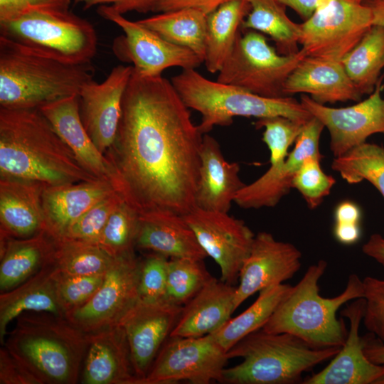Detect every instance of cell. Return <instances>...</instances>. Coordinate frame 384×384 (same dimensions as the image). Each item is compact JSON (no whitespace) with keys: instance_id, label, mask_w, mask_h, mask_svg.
Returning <instances> with one entry per match:
<instances>
[{"instance_id":"11","label":"cell","mask_w":384,"mask_h":384,"mask_svg":"<svg viewBox=\"0 0 384 384\" xmlns=\"http://www.w3.org/2000/svg\"><path fill=\"white\" fill-rule=\"evenodd\" d=\"M227 351L211 334L169 337L158 353L144 384L222 383Z\"/></svg>"},{"instance_id":"39","label":"cell","mask_w":384,"mask_h":384,"mask_svg":"<svg viewBox=\"0 0 384 384\" xmlns=\"http://www.w3.org/2000/svg\"><path fill=\"white\" fill-rule=\"evenodd\" d=\"M203 262L189 258L169 259L167 300L183 306L212 279Z\"/></svg>"},{"instance_id":"36","label":"cell","mask_w":384,"mask_h":384,"mask_svg":"<svg viewBox=\"0 0 384 384\" xmlns=\"http://www.w3.org/2000/svg\"><path fill=\"white\" fill-rule=\"evenodd\" d=\"M53 238L55 244L54 263L63 274H105L116 258L110 256L95 242L65 236Z\"/></svg>"},{"instance_id":"31","label":"cell","mask_w":384,"mask_h":384,"mask_svg":"<svg viewBox=\"0 0 384 384\" xmlns=\"http://www.w3.org/2000/svg\"><path fill=\"white\" fill-rule=\"evenodd\" d=\"M250 10V5L246 0H229L207 15L204 63L209 73H218L222 68Z\"/></svg>"},{"instance_id":"47","label":"cell","mask_w":384,"mask_h":384,"mask_svg":"<svg viewBox=\"0 0 384 384\" xmlns=\"http://www.w3.org/2000/svg\"><path fill=\"white\" fill-rule=\"evenodd\" d=\"M0 384H41L28 368L6 347L0 348Z\"/></svg>"},{"instance_id":"34","label":"cell","mask_w":384,"mask_h":384,"mask_svg":"<svg viewBox=\"0 0 384 384\" xmlns=\"http://www.w3.org/2000/svg\"><path fill=\"white\" fill-rule=\"evenodd\" d=\"M341 63L360 94L370 95L384 68V26L373 25Z\"/></svg>"},{"instance_id":"28","label":"cell","mask_w":384,"mask_h":384,"mask_svg":"<svg viewBox=\"0 0 384 384\" xmlns=\"http://www.w3.org/2000/svg\"><path fill=\"white\" fill-rule=\"evenodd\" d=\"M60 271L53 262L31 277L0 294V343L3 346L9 324L26 312H48L65 317L58 282Z\"/></svg>"},{"instance_id":"45","label":"cell","mask_w":384,"mask_h":384,"mask_svg":"<svg viewBox=\"0 0 384 384\" xmlns=\"http://www.w3.org/2000/svg\"><path fill=\"white\" fill-rule=\"evenodd\" d=\"M363 284L366 302L363 321L384 343V279L369 276L363 279Z\"/></svg>"},{"instance_id":"19","label":"cell","mask_w":384,"mask_h":384,"mask_svg":"<svg viewBox=\"0 0 384 384\" xmlns=\"http://www.w3.org/2000/svg\"><path fill=\"white\" fill-rule=\"evenodd\" d=\"M324 128V124L313 117L304 124L287 158L271 165L258 179L245 185L236 194L234 202L245 209L276 206L292 188V180L303 161L311 156L324 157L319 150Z\"/></svg>"},{"instance_id":"40","label":"cell","mask_w":384,"mask_h":384,"mask_svg":"<svg viewBox=\"0 0 384 384\" xmlns=\"http://www.w3.org/2000/svg\"><path fill=\"white\" fill-rule=\"evenodd\" d=\"M306 123L282 116L257 119L255 127L264 129L262 141L270 151L271 165L287 158L289 147L295 142Z\"/></svg>"},{"instance_id":"30","label":"cell","mask_w":384,"mask_h":384,"mask_svg":"<svg viewBox=\"0 0 384 384\" xmlns=\"http://www.w3.org/2000/svg\"><path fill=\"white\" fill-rule=\"evenodd\" d=\"M53 238L46 231L26 238L0 235V292L12 289L54 262Z\"/></svg>"},{"instance_id":"37","label":"cell","mask_w":384,"mask_h":384,"mask_svg":"<svg viewBox=\"0 0 384 384\" xmlns=\"http://www.w3.org/2000/svg\"><path fill=\"white\" fill-rule=\"evenodd\" d=\"M331 167L348 183L368 181L384 198V147L382 146L364 142L334 157Z\"/></svg>"},{"instance_id":"20","label":"cell","mask_w":384,"mask_h":384,"mask_svg":"<svg viewBox=\"0 0 384 384\" xmlns=\"http://www.w3.org/2000/svg\"><path fill=\"white\" fill-rule=\"evenodd\" d=\"M365 304L363 298L356 299L341 311V316L349 321L343 345L329 365L304 378L303 384H379L384 378V365L371 362L364 353L370 337L359 335Z\"/></svg>"},{"instance_id":"4","label":"cell","mask_w":384,"mask_h":384,"mask_svg":"<svg viewBox=\"0 0 384 384\" xmlns=\"http://www.w3.org/2000/svg\"><path fill=\"white\" fill-rule=\"evenodd\" d=\"M16 320L3 346L41 384L77 383L87 350V334L65 317L48 312H26Z\"/></svg>"},{"instance_id":"32","label":"cell","mask_w":384,"mask_h":384,"mask_svg":"<svg viewBox=\"0 0 384 384\" xmlns=\"http://www.w3.org/2000/svg\"><path fill=\"white\" fill-rule=\"evenodd\" d=\"M137 21L167 41L192 50L204 63L207 15L201 10L183 8Z\"/></svg>"},{"instance_id":"26","label":"cell","mask_w":384,"mask_h":384,"mask_svg":"<svg viewBox=\"0 0 384 384\" xmlns=\"http://www.w3.org/2000/svg\"><path fill=\"white\" fill-rule=\"evenodd\" d=\"M45 188L36 182L0 178V235L26 238L46 231Z\"/></svg>"},{"instance_id":"54","label":"cell","mask_w":384,"mask_h":384,"mask_svg":"<svg viewBox=\"0 0 384 384\" xmlns=\"http://www.w3.org/2000/svg\"><path fill=\"white\" fill-rule=\"evenodd\" d=\"M366 357L373 363L378 365H384V343L380 340L370 338L364 348ZM379 384H384L383 378Z\"/></svg>"},{"instance_id":"24","label":"cell","mask_w":384,"mask_h":384,"mask_svg":"<svg viewBox=\"0 0 384 384\" xmlns=\"http://www.w3.org/2000/svg\"><path fill=\"white\" fill-rule=\"evenodd\" d=\"M239 172V164L225 159L216 139L203 134L195 196L196 207L228 213L236 194L245 186Z\"/></svg>"},{"instance_id":"21","label":"cell","mask_w":384,"mask_h":384,"mask_svg":"<svg viewBox=\"0 0 384 384\" xmlns=\"http://www.w3.org/2000/svg\"><path fill=\"white\" fill-rule=\"evenodd\" d=\"M87 346L80 381L83 384H141L129 344L118 325L87 334Z\"/></svg>"},{"instance_id":"22","label":"cell","mask_w":384,"mask_h":384,"mask_svg":"<svg viewBox=\"0 0 384 384\" xmlns=\"http://www.w3.org/2000/svg\"><path fill=\"white\" fill-rule=\"evenodd\" d=\"M55 132L72 151L80 164L114 188V171L86 131L80 114L79 95L70 96L39 109Z\"/></svg>"},{"instance_id":"41","label":"cell","mask_w":384,"mask_h":384,"mask_svg":"<svg viewBox=\"0 0 384 384\" xmlns=\"http://www.w3.org/2000/svg\"><path fill=\"white\" fill-rule=\"evenodd\" d=\"M323 157L311 156L302 164L292 180L296 188L311 209L318 207L327 196L336 183L335 178L321 168Z\"/></svg>"},{"instance_id":"52","label":"cell","mask_w":384,"mask_h":384,"mask_svg":"<svg viewBox=\"0 0 384 384\" xmlns=\"http://www.w3.org/2000/svg\"><path fill=\"white\" fill-rule=\"evenodd\" d=\"M334 234L339 242L343 245H352L360 238V225L359 224L335 223Z\"/></svg>"},{"instance_id":"1","label":"cell","mask_w":384,"mask_h":384,"mask_svg":"<svg viewBox=\"0 0 384 384\" xmlns=\"http://www.w3.org/2000/svg\"><path fill=\"white\" fill-rule=\"evenodd\" d=\"M203 134L171 81L134 70L112 146L114 189L139 215L193 210Z\"/></svg>"},{"instance_id":"7","label":"cell","mask_w":384,"mask_h":384,"mask_svg":"<svg viewBox=\"0 0 384 384\" xmlns=\"http://www.w3.org/2000/svg\"><path fill=\"white\" fill-rule=\"evenodd\" d=\"M185 105L198 111V125L203 134L215 126H228L235 117L257 119L282 116L307 122L313 117L302 103L291 96L262 97L239 87L213 81L196 69H185L171 79Z\"/></svg>"},{"instance_id":"44","label":"cell","mask_w":384,"mask_h":384,"mask_svg":"<svg viewBox=\"0 0 384 384\" xmlns=\"http://www.w3.org/2000/svg\"><path fill=\"white\" fill-rule=\"evenodd\" d=\"M169 259L161 254L151 252L140 260L138 284L140 299H166Z\"/></svg>"},{"instance_id":"29","label":"cell","mask_w":384,"mask_h":384,"mask_svg":"<svg viewBox=\"0 0 384 384\" xmlns=\"http://www.w3.org/2000/svg\"><path fill=\"white\" fill-rule=\"evenodd\" d=\"M115 191L102 180L46 187L42 194L46 232L53 238L63 236L87 210Z\"/></svg>"},{"instance_id":"6","label":"cell","mask_w":384,"mask_h":384,"mask_svg":"<svg viewBox=\"0 0 384 384\" xmlns=\"http://www.w3.org/2000/svg\"><path fill=\"white\" fill-rule=\"evenodd\" d=\"M341 348H315L296 336L262 329L247 335L227 351L228 359L242 361L225 368L223 383H302L304 373L331 360Z\"/></svg>"},{"instance_id":"25","label":"cell","mask_w":384,"mask_h":384,"mask_svg":"<svg viewBox=\"0 0 384 384\" xmlns=\"http://www.w3.org/2000/svg\"><path fill=\"white\" fill-rule=\"evenodd\" d=\"M136 247L168 258L208 257L183 216L167 210L139 215Z\"/></svg>"},{"instance_id":"12","label":"cell","mask_w":384,"mask_h":384,"mask_svg":"<svg viewBox=\"0 0 384 384\" xmlns=\"http://www.w3.org/2000/svg\"><path fill=\"white\" fill-rule=\"evenodd\" d=\"M97 12L122 30L124 35L115 39L113 50L122 60L132 63L134 70L141 75L160 76L171 67L196 69L203 63L192 50L167 41L137 21L127 19L110 5H101Z\"/></svg>"},{"instance_id":"23","label":"cell","mask_w":384,"mask_h":384,"mask_svg":"<svg viewBox=\"0 0 384 384\" xmlns=\"http://www.w3.org/2000/svg\"><path fill=\"white\" fill-rule=\"evenodd\" d=\"M286 96L309 95L324 105L359 101L360 94L341 61L305 56L289 75L284 86Z\"/></svg>"},{"instance_id":"16","label":"cell","mask_w":384,"mask_h":384,"mask_svg":"<svg viewBox=\"0 0 384 384\" xmlns=\"http://www.w3.org/2000/svg\"><path fill=\"white\" fill-rule=\"evenodd\" d=\"M182 309L183 306L167 299L139 298L117 324L125 333L133 369L141 384L170 337Z\"/></svg>"},{"instance_id":"50","label":"cell","mask_w":384,"mask_h":384,"mask_svg":"<svg viewBox=\"0 0 384 384\" xmlns=\"http://www.w3.org/2000/svg\"><path fill=\"white\" fill-rule=\"evenodd\" d=\"M287 7L294 11L304 21L308 19L320 6L330 0H279Z\"/></svg>"},{"instance_id":"35","label":"cell","mask_w":384,"mask_h":384,"mask_svg":"<svg viewBox=\"0 0 384 384\" xmlns=\"http://www.w3.org/2000/svg\"><path fill=\"white\" fill-rule=\"evenodd\" d=\"M291 287L281 284L262 289L251 306L230 319L212 336L228 351L242 338L264 326Z\"/></svg>"},{"instance_id":"15","label":"cell","mask_w":384,"mask_h":384,"mask_svg":"<svg viewBox=\"0 0 384 384\" xmlns=\"http://www.w3.org/2000/svg\"><path fill=\"white\" fill-rule=\"evenodd\" d=\"M383 89L381 78L368 98L346 107H328L305 94H302L300 102L328 129L330 149L334 157H338L366 142L374 134H384Z\"/></svg>"},{"instance_id":"33","label":"cell","mask_w":384,"mask_h":384,"mask_svg":"<svg viewBox=\"0 0 384 384\" xmlns=\"http://www.w3.org/2000/svg\"><path fill=\"white\" fill-rule=\"evenodd\" d=\"M246 1L250 10L242 21V30L268 35L282 55H293L299 51L301 26L288 17L285 5L279 0Z\"/></svg>"},{"instance_id":"48","label":"cell","mask_w":384,"mask_h":384,"mask_svg":"<svg viewBox=\"0 0 384 384\" xmlns=\"http://www.w3.org/2000/svg\"><path fill=\"white\" fill-rule=\"evenodd\" d=\"M83 4L84 9L96 5L110 4L115 11L124 14L129 11L139 13L155 12L160 0H73Z\"/></svg>"},{"instance_id":"27","label":"cell","mask_w":384,"mask_h":384,"mask_svg":"<svg viewBox=\"0 0 384 384\" xmlns=\"http://www.w3.org/2000/svg\"><path fill=\"white\" fill-rule=\"evenodd\" d=\"M236 287L214 277L183 306L170 337L212 334L231 318Z\"/></svg>"},{"instance_id":"17","label":"cell","mask_w":384,"mask_h":384,"mask_svg":"<svg viewBox=\"0 0 384 384\" xmlns=\"http://www.w3.org/2000/svg\"><path fill=\"white\" fill-rule=\"evenodd\" d=\"M132 65H117L102 82H87L79 92L80 114L89 136L102 153L114 142L122 114V98Z\"/></svg>"},{"instance_id":"13","label":"cell","mask_w":384,"mask_h":384,"mask_svg":"<svg viewBox=\"0 0 384 384\" xmlns=\"http://www.w3.org/2000/svg\"><path fill=\"white\" fill-rule=\"evenodd\" d=\"M139 264L134 252L116 257L94 296L65 317L85 334L116 326L139 299Z\"/></svg>"},{"instance_id":"10","label":"cell","mask_w":384,"mask_h":384,"mask_svg":"<svg viewBox=\"0 0 384 384\" xmlns=\"http://www.w3.org/2000/svg\"><path fill=\"white\" fill-rule=\"evenodd\" d=\"M373 26L363 1L330 0L300 24V49L306 56L341 61Z\"/></svg>"},{"instance_id":"46","label":"cell","mask_w":384,"mask_h":384,"mask_svg":"<svg viewBox=\"0 0 384 384\" xmlns=\"http://www.w3.org/2000/svg\"><path fill=\"white\" fill-rule=\"evenodd\" d=\"M71 0H0V23L15 20L36 10L69 9Z\"/></svg>"},{"instance_id":"42","label":"cell","mask_w":384,"mask_h":384,"mask_svg":"<svg viewBox=\"0 0 384 384\" xmlns=\"http://www.w3.org/2000/svg\"><path fill=\"white\" fill-rule=\"evenodd\" d=\"M122 201L117 192H112L75 221L63 236L96 243L110 215Z\"/></svg>"},{"instance_id":"18","label":"cell","mask_w":384,"mask_h":384,"mask_svg":"<svg viewBox=\"0 0 384 384\" xmlns=\"http://www.w3.org/2000/svg\"><path fill=\"white\" fill-rule=\"evenodd\" d=\"M301 258L293 244L278 241L267 232L258 233L240 271L235 309L256 292L292 278L301 267Z\"/></svg>"},{"instance_id":"3","label":"cell","mask_w":384,"mask_h":384,"mask_svg":"<svg viewBox=\"0 0 384 384\" xmlns=\"http://www.w3.org/2000/svg\"><path fill=\"white\" fill-rule=\"evenodd\" d=\"M326 267L324 260L309 266L262 329L270 333L292 334L315 348H341L348 329L343 318H337L336 312L348 302L363 298V280L351 274L340 294L321 297L319 282Z\"/></svg>"},{"instance_id":"5","label":"cell","mask_w":384,"mask_h":384,"mask_svg":"<svg viewBox=\"0 0 384 384\" xmlns=\"http://www.w3.org/2000/svg\"><path fill=\"white\" fill-rule=\"evenodd\" d=\"M94 71L91 63H66L0 36V107L39 110L79 95Z\"/></svg>"},{"instance_id":"9","label":"cell","mask_w":384,"mask_h":384,"mask_svg":"<svg viewBox=\"0 0 384 384\" xmlns=\"http://www.w3.org/2000/svg\"><path fill=\"white\" fill-rule=\"evenodd\" d=\"M305 56L301 50L293 55H282L270 46L262 33L241 29L217 81L262 97H287L284 83Z\"/></svg>"},{"instance_id":"55","label":"cell","mask_w":384,"mask_h":384,"mask_svg":"<svg viewBox=\"0 0 384 384\" xmlns=\"http://www.w3.org/2000/svg\"><path fill=\"white\" fill-rule=\"evenodd\" d=\"M373 13V25L384 26V0H364Z\"/></svg>"},{"instance_id":"38","label":"cell","mask_w":384,"mask_h":384,"mask_svg":"<svg viewBox=\"0 0 384 384\" xmlns=\"http://www.w3.org/2000/svg\"><path fill=\"white\" fill-rule=\"evenodd\" d=\"M139 214L124 201L114 210L97 244L113 257L134 252Z\"/></svg>"},{"instance_id":"56","label":"cell","mask_w":384,"mask_h":384,"mask_svg":"<svg viewBox=\"0 0 384 384\" xmlns=\"http://www.w3.org/2000/svg\"><path fill=\"white\" fill-rule=\"evenodd\" d=\"M358 1H363L364 0H358Z\"/></svg>"},{"instance_id":"51","label":"cell","mask_w":384,"mask_h":384,"mask_svg":"<svg viewBox=\"0 0 384 384\" xmlns=\"http://www.w3.org/2000/svg\"><path fill=\"white\" fill-rule=\"evenodd\" d=\"M334 217L336 223L359 224L361 210L356 203L345 201L336 206Z\"/></svg>"},{"instance_id":"14","label":"cell","mask_w":384,"mask_h":384,"mask_svg":"<svg viewBox=\"0 0 384 384\" xmlns=\"http://www.w3.org/2000/svg\"><path fill=\"white\" fill-rule=\"evenodd\" d=\"M183 218L207 256L218 265L220 279L234 285L250 252L253 232L244 221L225 212L196 207Z\"/></svg>"},{"instance_id":"53","label":"cell","mask_w":384,"mask_h":384,"mask_svg":"<svg viewBox=\"0 0 384 384\" xmlns=\"http://www.w3.org/2000/svg\"><path fill=\"white\" fill-rule=\"evenodd\" d=\"M363 252L384 267V238L374 233L362 247Z\"/></svg>"},{"instance_id":"2","label":"cell","mask_w":384,"mask_h":384,"mask_svg":"<svg viewBox=\"0 0 384 384\" xmlns=\"http://www.w3.org/2000/svg\"><path fill=\"white\" fill-rule=\"evenodd\" d=\"M0 178L36 182L46 187L99 179L80 164L39 110L3 107Z\"/></svg>"},{"instance_id":"43","label":"cell","mask_w":384,"mask_h":384,"mask_svg":"<svg viewBox=\"0 0 384 384\" xmlns=\"http://www.w3.org/2000/svg\"><path fill=\"white\" fill-rule=\"evenodd\" d=\"M105 274L70 275L60 272L58 292L65 314L87 303L97 292Z\"/></svg>"},{"instance_id":"8","label":"cell","mask_w":384,"mask_h":384,"mask_svg":"<svg viewBox=\"0 0 384 384\" xmlns=\"http://www.w3.org/2000/svg\"><path fill=\"white\" fill-rule=\"evenodd\" d=\"M0 36L70 64L91 63L97 52L94 26L69 9L36 10L0 23Z\"/></svg>"},{"instance_id":"49","label":"cell","mask_w":384,"mask_h":384,"mask_svg":"<svg viewBox=\"0 0 384 384\" xmlns=\"http://www.w3.org/2000/svg\"><path fill=\"white\" fill-rule=\"evenodd\" d=\"M229 0H160L155 12H165L183 8L201 10L206 15Z\"/></svg>"}]
</instances>
